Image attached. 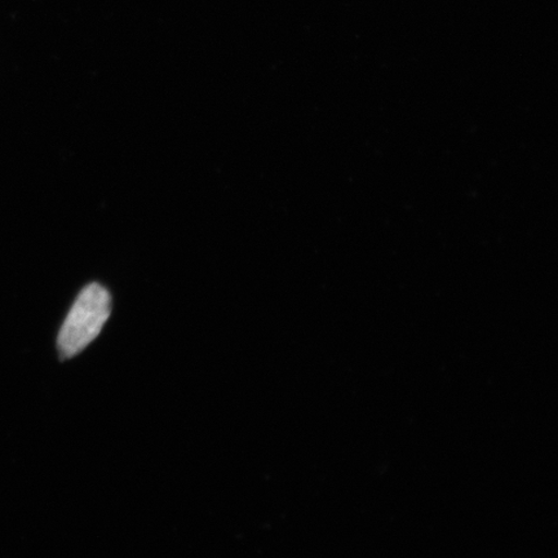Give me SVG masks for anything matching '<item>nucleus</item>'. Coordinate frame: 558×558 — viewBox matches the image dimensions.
<instances>
[{
  "instance_id": "1",
  "label": "nucleus",
  "mask_w": 558,
  "mask_h": 558,
  "mask_svg": "<svg viewBox=\"0 0 558 558\" xmlns=\"http://www.w3.org/2000/svg\"><path fill=\"white\" fill-rule=\"evenodd\" d=\"M111 308L110 292L100 283H89L81 291L59 332L58 351L62 361L75 357L99 337Z\"/></svg>"
}]
</instances>
